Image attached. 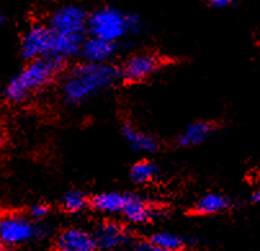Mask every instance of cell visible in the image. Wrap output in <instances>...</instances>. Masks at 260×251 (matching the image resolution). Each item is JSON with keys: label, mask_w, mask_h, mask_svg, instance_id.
<instances>
[{"label": "cell", "mask_w": 260, "mask_h": 251, "mask_svg": "<svg viewBox=\"0 0 260 251\" xmlns=\"http://www.w3.org/2000/svg\"><path fill=\"white\" fill-rule=\"evenodd\" d=\"M132 251H177V250H166V248L157 247V246H153L151 242H144V243H138L133 247Z\"/></svg>", "instance_id": "21"}, {"label": "cell", "mask_w": 260, "mask_h": 251, "mask_svg": "<svg viewBox=\"0 0 260 251\" xmlns=\"http://www.w3.org/2000/svg\"><path fill=\"white\" fill-rule=\"evenodd\" d=\"M150 242L157 247L166 248V250L182 251L184 247L185 240L180 236L172 233V232H157L150 238Z\"/></svg>", "instance_id": "17"}, {"label": "cell", "mask_w": 260, "mask_h": 251, "mask_svg": "<svg viewBox=\"0 0 260 251\" xmlns=\"http://www.w3.org/2000/svg\"><path fill=\"white\" fill-rule=\"evenodd\" d=\"M44 235V228L30 215L7 212L0 215V241L6 246H18Z\"/></svg>", "instance_id": "5"}, {"label": "cell", "mask_w": 260, "mask_h": 251, "mask_svg": "<svg viewBox=\"0 0 260 251\" xmlns=\"http://www.w3.org/2000/svg\"><path fill=\"white\" fill-rule=\"evenodd\" d=\"M252 202H256V204H260V188L257 191H255L251 196Z\"/></svg>", "instance_id": "23"}, {"label": "cell", "mask_w": 260, "mask_h": 251, "mask_svg": "<svg viewBox=\"0 0 260 251\" xmlns=\"http://www.w3.org/2000/svg\"><path fill=\"white\" fill-rule=\"evenodd\" d=\"M88 205V199L81 191H70L62 199V207L67 212H79Z\"/></svg>", "instance_id": "18"}, {"label": "cell", "mask_w": 260, "mask_h": 251, "mask_svg": "<svg viewBox=\"0 0 260 251\" xmlns=\"http://www.w3.org/2000/svg\"><path fill=\"white\" fill-rule=\"evenodd\" d=\"M121 133L126 143L134 151L144 152V153H153L160 148V142L148 133L138 129L132 124H124L121 128Z\"/></svg>", "instance_id": "12"}, {"label": "cell", "mask_w": 260, "mask_h": 251, "mask_svg": "<svg viewBox=\"0 0 260 251\" xmlns=\"http://www.w3.org/2000/svg\"><path fill=\"white\" fill-rule=\"evenodd\" d=\"M119 79L120 70L114 65L84 61L63 77L62 98L69 105H81L114 86Z\"/></svg>", "instance_id": "1"}, {"label": "cell", "mask_w": 260, "mask_h": 251, "mask_svg": "<svg viewBox=\"0 0 260 251\" xmlns=\"http://www.w3.org/2000/svg\"><path fill=\"white\" fill-rule=\"evenodd\" d=\"M94 237L100 250L114 251L129 243L130 236L126 229L115 222H105L95 229Z\"/></svg>", "instance_id": "9"}, {"label": "cell", "mask_w": 260, "mask_h": 251, "mask_svg": "<svg viewBox=\"0 0 260 251\" xmlns=\"http://www.w3.org/2000/svg\"><path fill=\"white\" fill-rule=\"evenodd\" d=\"M57 251H101L94 235L81 228H67L54 243Z\"/></svg>", "instance_id": "8"}, {"label": "cell", "mask_w": 260, "mask_h": 251, "mask_svg": "<svg viewBox=\"0 0 260 251\" xmlns=\"http://www.w3.org/2000/svg\"><path fill=\"white\" fill-rule=\"evenodd\" d=\"M205 2L211 7V8L225 9V8H230V7L235 6L238 0H205Z\"/></svg>", "instance_id": "20"}, {"label": "cell", "mask_w": 260, "mask_h": 251, "mask_svg": "<svg viewBox=\"0 0 260 251\" xmlns=\"http://www.w3.org/2000/svg\"><path fill=\"white\" fill-rule=\"evenodd\" d=\"M7 21H8V17H7V14L4 13L3 11H0V27H3V26L7 23Z\"/></svg>", "instance_id": "22"}, {"label": "cell", "mask_w": 260, "mask_h": 251, "mask_svg": "<svg viewBox=\"0 0 260 251\" xmlns=\"http://www.w3.org/2000/svg\"><path fill=\"white\" fill-rule=\"evenodd\" d=\"M0 251H7V246L0 241Z\"/></svg>", "instance_id": "24"}, {"label": "cell", "mask_w": 260, "mask_h": 251, "mask_svg": "<svg viewBox=\"0 0 260 251\" xmlns=\"http://www.w3.org/2000/svg\"><path fill=\"white\" fill-rule=\"evenodd\" d=\"M232 206V202L227 196L221 193H208L204 195L199 201L194 204V212L200 215H211L218 212L225 211Z\"/></svg>", "instance_id": "15"}, {"label": "cell", "mask_w": 260, "mask_h": 251, "mask_svg": "<svg viewBox=\"0 0 260 251\" xmlns=\"http://www.w3.org/2000/svg\"><path fill=\"white\" fill-rule=\"evenodd\" d=\"M66 59L54 55L28 61L21 71L12 76L3 89V98L11 105H21L50 85L63 71Z\"/></svg>", "instance_id": "3"}, {"label": "cell", "mask_w": 260, "mask_h": 251, "mask_svg": "<svg viewBox=\"0 0 260 251\" xmlns=\"http://www.w3.org/2000/svg\"><path fill=\"white\" fill-rule=\"evenodd\" d=\"M143 28L142 18L115 7H102L89 14L88 31L97 38L119 43L129 35L139 34Z\"/></svg>", "instance_id": "4"}, {"label": "cell", "mask_w": 260, "mask_h": 251, "mask_svg": "<svg viewBox=\"0 0 260 251\" xmlns=\"http://www.w3.org/2000/svg\"><path fill=\"white\" fill-rule=\"evenodd\" d=\"M216 127L211 121H194L187 125L178 135V144L180 147H197L205 143L215 133Z\"/></svg>", "instance_id": "11"}, {"label": "cell", "mask_w": 260, "mask_h": 251, "mask_svg": "<svg viewBox=\"0 0 260 251\" xmlns=\"http://www.w3.org/2000/svg\"><path fill=\"white\" fill-rule=\"evenodd\" d=\"M122 214H124V216L129 222L139 224L147 223V222L155 219L157 216L158 211L147 200L142 199V197L137 196V195H132Z\"/></svg>", "instance_id": "13"}, {"label": "cell", "mask_w": 260, "mask_h": 251, "mask_svg": "<svg viewBox=\"0 0 260 251\" xmlns=\"http://www.w3.org/2000/svg\"><path fill=\"white\" fill-rule=\"evenodd\" d=\"M53 39L54 35L47 23H32L21 36V57L27 62L48 57L52 54Z\"/></svg>", "instance_id": "6"}, {"label": "cell", "mask_w": 260, "mask_h": 251, "mask_svg": "<svg viewBox=\"0 0 260 251\" xmlns=\"http://www.w3.org/2000/svg\"><path fill=\"white\" fill-rule=\"evenodd\" d=\"M158 174H160L158 166L155 163L148 160L138 161L130 168L129 171L130 179L133 180L134 183H138V184L153 182L158 177Z\"/></svg>", "instance_id": "16"}, {"label": "cell", "mask_w": 260, "mask_h": 251, "mask_svg": "<svg viewBox=\"0 0 260 251\" xmlns=\"http://www.w3.org/2000/svg\"><path fill=\"white\" fill-rule=\"evenodd\" d=\"M116 52L117 43L90 35L84 40L80 54L84 58V61L105 64V62L110 61Z\"/></svg>", "instance_id": "10"}, {"label": "cell", "mask_w": 260, "mask_h": 251, "mask_svg": "<svg viewBox=\"0 0 260 251\" xmlns=\"http://www.w3.org/2000/svg\"><path fill=\"white\" fill-rule=\"evenodd\" d=\"M164 64V58L156 53H138L132 55L125 62L122 69L120 70V77L125 83H141L156 74Z\"/></svg>", "instance_id": "7"}, {"label": "cell", "mask_w": 260, "mask_h": 251, "mask_svg": "<svg viewBox=\"0 0 260 251\" xmlns=\"http://www.w3.org/2000/svg\"><path fill=\"white\" fill-rule=\"evenodd\" d=\"M50 207L45 204H35L30 207L28 210V215L34 219V221H42V219L47 218L49 215Z\"/></svg>", "instance_id": "19"}, {"label": "cell", "mask_w": 260, "mask_h": 251, "mask_svg": "<svg viewBox=\"0 0 260 251\" xmlns=\"http://www.w3.org/2000/svg\"><path fill=\"white\" fill-rule=\"evenodd\" d=\"M130 197H132V193L102 192L95 195L90 200V206L102 212H112V214L121 212L122 214Z\"/></svg>", "instance_id": "14"}, {"label": "cell", "mask_w": 260, "mask_h": 251, "mask_svg": "<svg viewBox=\"0 0 260 251\" xmlns=\"http://www.w3.org/2000/svg\"><path fill=\"white\" fill-rule=\"evenodd\" d=\"M89 14L78 4H62L49 16L47 25L52 30V54L67 59L80 54L81 45L86 39Z\"/></svg>", "instance_id": "2"}]
</instances>
